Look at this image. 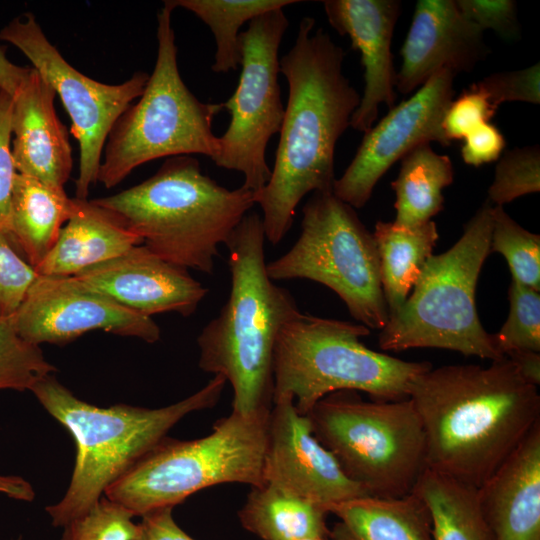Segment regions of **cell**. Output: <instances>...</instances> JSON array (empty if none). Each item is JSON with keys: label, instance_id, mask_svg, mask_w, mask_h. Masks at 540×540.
Listing matches in <instances>:
<instances>
[{"label": "cell", "instance_id": "6da1fadb", "mask_svg": "<svg viewBox=\"0 0 540 540\" xmlns=\"http://www.w3.org/2000/svg\"><path fill=\"white\" fill-rule=\"evenodd\" d=\"M426 436L427 469L478 488L540 422L538 387L504 357L444 365L408 387Z\"/></svg>", "mask_w": 540, "mask_h": 540}, {"label": "cell", "instance_id": "7a4b0ae2", "mask_svg": "<svg viewBox=\"0 0 540 540\" xmlns=\"http://www.w3.org/2000/svg\"><path fill=\"white\" fill-rule=\"evenodd\" d=\"M314 27V18H302L293 46L280 59L288 101L270 178L254 193L265 238L273 245L290 230L304 196L332 191L336 143L361 99L343 73L345 52Z\"/></svg>", "mask_w": 540, "mask_h": 540}, {"label": "cell", "instance_id": "3957f363", "mask_svg": "<svg viewBox=\"0 0 540 540\" xmlns=\"http://www.w3.org/2000/svg\"><path fill=\"white\" fill-rule=\"evenodd\" d=\"M265 240L261 216L248 213L225 243L229 297L197 338L200 369L230 383L232 411L242 414L272 407L277 336L300 313L291 293L268 276Z\"/></svg>", "mask_w": 540, "mask_h": 540}, {"label": "cell", "instance_id": "277c9868", "mask_svg": "<svg viewBox=\"0 0 540 540\" xmlns=\"http://www.w3.org/2000/svg\"><path fill=\"white\" fill-rule=\"evenodd\" d=\"M220 375L174 404L149 409L119 404L98 407L80 400L51 374L30 390L71 433L76 460L63 498L46 507L54 526L64 527L95 505L105 490L167 435L187 414L214 407L226 385Z\"/></svg>", "mask_w": 540, "mask_h": 540}, {"label": "cell", "instance_id": "5b68a950", "mask_svg": "<svg viewBox=\"0 0 540 540\" xmlns=\"http://www.w3.org/2000/svg\"><path fill=\"white\" fill-rule=\"evenodd\" d=\"M92 201L116 214L155 255L206 274L214 271L219 245L255 205L252 191L219 185L192 155L169 157L142 183Z\"/></svg>", "mask_w": 540, "mask_h": 540}, {"label": "cell", "instance_id": "8992f818", "mask_svg": "<svg viewBox=\"0 0 540 540\" xmlns=\"http://www.w3.org/2000/svg\"><path fill=\"white\" fill-rule=\"evenodd\" d=\"M492 221L493 205L486 199L460 239L427 259L413 291L380 330L382 350L439 348L490 361L505 357L482 326L475 305L478 278L490 254Z\"/></svg>", "mask_w": 540, "mask_h": 540}, {"label": "cell", "instance_id": "52a82bcc", "mask_svg": "<svg viewBox=\"0 0 540 540\" xmlns=\"http://www.w3.org/2000/svg\"><path fill=\"white\" fill-rule=\"evenodd\" d=\"M362 324L299 313L280 329L274 350L273 400L291 396L306 415L326 395L352 390L373 400L408 398L412 378L432 367L366 347Z\"/></svg>", "mask_w": 540, "mask_h": 540}, {"label": "cell", "instance_id": "ba28073f", "mask_svg": "<svg viewBox=\"0 0 540 540\" xmlns=\"http://www.w3.org/2000/svg\"><path fill=\"white\" fill-rule=\"evenodd\" d=\"M270 409L248 414L231 411L215 422L208 435L194 440L165 437L112 483L105 497L141 517L173 508L218 484L263 486Z\"/></svg>", "mask_w": 540, "mask_h": 540}, {"label": "cell", "instance_id": "9c48e42d", "mask_svg": "<svg viewBox=\"0 0 540 540\" xmlns=\"http://www.w3.org/2000/svg\"><path fill=\"white\" fill-rule=\"evenodd\" d=\"M173 8L167 1L157 14V58L139 100L115 121L103 149L97 181L112 188L138 166L162 157L219 151L212 131L222 103L200 101L185 85L177 64L172 26Z\"/></svg>", "mask_w": 540, "mask_h": 540}, {"label": "cell", "instance_id": "30bf717a", "mask_svg": "<svg viewBox=\"0 0 540 540\" xmlns=\"http://www.w3.org/2000/svg\"><path fill=\"white\" fill-rule=\"evenodd\" d=\"M306 415L317 440L369 496L413 493L427 468L426 436L409 398L364 400L357 391L341 390Z\"/></svg>", "mask_w": 540, "mask_h": 540}, {"label": "cell", "instance_id": "8fae6325", "mask_svg": "<svg viewBox=\"0 0 540 540\" xmlns=\"http://www.w3.org/2000/svg\"><path fill=\"white\" fill-rule=\"evenodd\" d=\"M302 212L297 241L267 263L270 279L318 282L334 291L360 324L383 329L389 311L373 234L332 191L314 192Z\"/></svg>", "mask_w": 540, "mask_h": 540}, {"label": "cell", "instance_id": "7c38bea8", "mask_svg": "<svg viewBox=\"0 0 540 540\" xmlns=\"http://www.w3.org/2000/svg\"><path fill=\"white\" fill-rule=\"evenodd\" d=\"M289 22L283 8L253 18L240 33L241 74L231 97L222 103L230 114L228 128L218 137V167L242 173V187L258 192L271 170L266 148L284 116L279 85V47Z\"/></svg>", "mask_w": 540, "mask_h": 540}, {"label": "cell", "instance_id": "4fadbf2b", "mask_svg": "<svg viewBox=\"0 0 540 540\" xmlns=\"http://www.w3.org/2000/svg\"><path fill=\"white\" fill-rule=\"evenodd\" d=\"M0 41L16 46L59 94L80 148L76 198L87 199L90 187L97 182L107 136L122 112L141 96L149 75L138 71L120 84L89 78L63 58L31 13L4 26Z\"/></svg>", "mask_w": 540, "mask_h": 540}, {"label": "cell", "instance_id": "5bb4252c", "mask_svg": "<svg viewBox=\"0 0 540 540\" xmlns=\"http://www.w3.org/2000/svg\"><path fill=\"white\" fill-rule=\"evenodd\" d=\"M27 342L64 344L92 331L160 339V328L149 316L132 311L89 287L76 276L38 275L11 316Z\"/></svg>", "mask_w": 540, "mask_h": 540}, {"label": "cell", "instance_id": "9a60e30c", "mask_svg": "<svg viewBox=\"0 0 540 540\" xmlns=\"http://www.w3.org/2000/svg\"><path fill=\"white\" fill-rule=\"evenodd\" d=\"M455 76L447 69L436 72L366 131L353 160L335 179L333 194L351 207L361 208L380 178L410 150L431 142L449 146L442 120L454 97Z\"/></svg>", "mask_w": 540, "mask_h": 540}, {"label": "cell", "instance_id": "2e32d148", "mask_svg": "<svg viewBox=\"0 0 540 540\" xmlns=\"http://www.w3.org/2000/svg\"><path fill=\"white\" fill-rule=\"evenodd\" d=\"M263 480L325 508L368 495L344 474L288 395L275 398L269 412Z\"/></svg>", "mask_w": 540, "mask_h": 540}, {"label": "cell", "instance_id": "e0dca14e", "mask_svg": "<svg viewBox=\"0 0 540 540\" xmlns=\"http://www.w3.org/2000/svg\"><path fill=\"white\" fill-rule=\"evenodd\" d=\"M74 276L118 304L149 317L164 312L189 317L208 293L186 268L160 258L143 244Z\"/></svg>", "mask_w": 540, "mask_h": 540}, {"label": "cell", "instance_id": "ac0fdd59", "mask_svg": "<svg viewBox=\"0 0 540 540\" xmlns=\"http://www.w3.org/2000/svg\"><path fill=\"white\" fill-rule=\"evenodd\" d=\"M484 32L467 19L455 0H419L401 48L396 89L409 94L436 72H470L486 58Z\"/></svg>", "mask_w": 540, "mask_h": 540}, {"label": "cell", "instance_id": "d6986e66", "mask_svg": "<svg viewBox=\"0 0 540 540\" xmlns=\"http://www.w3.org/2000/svg\"><path fill=\"white\" fill-rule=\"evenodd\" d=\"M323 7L329 24L348 36L361 54L365 86L350 126L360 132L375 123L380 105L393 107L396 71L391 43L400 16L398 0H326Z\"/></svg>", "mask_w": 540, "mask_h": 540}, {"label": "cell", "instance_id": "ffe728a7", "mask_svg": "<svg viewBox=\"0 0 540 540\" xmlns=\"http://www.w3.org/2000/svg\"><path fill=\"white\" fill-rule=\"evenodd\" d=\"M56 92L34 68L12 97L11 152L17 173L64 189L73 161L65 126L55 107Z\"/></svg>", "mask_w": 540, "mask_h": 540}, {"label": "cell", "instance_id": "44dd1931", "mask_svg": "<svg viewBox=\"0 0 540 540\" xmlns=\"http://www.w3.org/2000/svg\"><path fill=\"white\" fill-rule=\"evenodd\" d=\"M494 540H540V422L477 488Z\"/></svg>", "mask_w": 540, "mask_h": 540}, {"label": "cell", "instance_id": "7402d4cb", "mask_svg": "<svg viewBox=\"0 0 540 540\" xmlns=\"http://www.w3.org/2000/svg\"><path fill=\"white\" fill-rule=\"evenodd\" d=\"M75 199L55 245L34 268L38 275L74 276L142 244L116 214L92 200Z\"/></svg>", "mask_w": 540, "mask_h": 540}, {"label": "cell", "instance_id": "603a6c76", "mask_svg": "<svg viewBox=\"0 0 540 540\" xmlns=\"http://www.w3.org/2000/svg\"><path fill=\"white\" fill-rule=\"evenodd\" d=\"M338 521L332 540H434L430 512L415 493L397 498L362 496L326 507Z\"/></svg>", "mask_w": 540, "mask_h": 540}, {"label": "cell", "instance_id": "cb8c5ba5", "mask_svg": "<svg viewBox=\"0 0 540 540\" xmlns=\"http://www.w3.org/2000/svg\"><path fill=\"white\" fill-rule=\"evenodd\" d=\"M75 206L64 189L16 173L7 237L33 268L51 251Z\"/></svg>", "mask_w": 540, "mask_h": 540}, {"label": "cell", "instance_id": "d4e9b609", "mask_svg": "<svg viewBox=\"0 0 540 540\" xmlns=\"http://www.w3.org/2000/svg\"><path fill=\"white\" fill-rule=\"evenodd\" d=\"M323 505L271 485L251 487L238 511L244 529L262 540L330 537Z\"/></svg>", "mask_w": 540, "mask_h": 540}, {"label": "cell", "instance_id": "484cf974", "mask_svg": "<svg viewBox=\"0 0 540 540\" xmlns=\"http://www.w3.org/2000/svg\"><path fill=\"white\" fill-rule=\"evenodd\" d=\"M389 316L408 298L438 240L432 220L414 227L378 221L373 233Z\"/></svg>", "mask_w": 540, "mask_h": 540}, {"label": "cell", "instance_id": "4316f807", "mask_svg": "<svg viewBox=\"0 0 540 540\" xmlns=\"http://www.w3.org/2000/svg\"><path fill=\"white\" fill-rule=\"evenodd\" d=\"M454 179L451 159L435 152L430 143H422L401 158L395 191V224L414 227L432 220L443 210V189Z\"/></svg>", "mask_w": 540, "mask_h": 540}, {"label": "cell", "instance_id": "83f0119b", "mask_svg": "<svg viewBox=\"0 0 540 540\" xmlns=\"http://www.w3.org/2000/svg\"><path fill=\"white\" fill-rule=\"evenodd\" d=\"M413 492L428 507L434 540H494L476 487L426 468Z\"/></svg>", "mask_w": 540, "mask_h": 540}, {"label": "cell", "instance_id": "f1b7e54d", "mask_svg": "<svg viewBox=\"0 0 540 540\" xmlns=\"http://www.w3.org/2000/svg\"><path fill=\"white\" fill-rule=\"evenodd\" d=\"M175 9L194 13L211 30L216 43L212 70L216 73L235 71L241 64L239 30L244 23L274 9L298 3L293 0H168Z\"/></svg>", "mask_w": 540, "mask_h": 540}, {"label": "cell", "instance_id": "f546056e", "mask_svg": "<svg viewBox=\"0 0 540 540\" xmlns=\"http://www.w3.org/2000/svg\"><path fill=\"white\" fill-rule=\"evenodd\" d=\"M491 252L504 256L512 280L540 291V236L520 226L502 206H493Z\"/></svg>", "mask_w": 540, "mask_h": 540}, {"label": "cell", "instance_id": "4dcf8cb0", "mask_svg": "<svg viewBox=\"0 0 540 540\" xmlns=\"http://www.w3.org/2000/svg\"><path fill=\"white\" fill-rule=\"evenodd\" d=\"M56 371L40 346L24 340L11 317L0 316V390H31Z\"/></svg>", "mask_w": 540, "mask_h": 540}, {"label": "cell", "instance_id": "1f68e13d", "mask_svg": "<svg viewBox=\"0 0 540 540\" xmlns=\"http://www.w3.org/2000/svg\"><path fill=\"white\" fill-rule=\"evenodd\" d=\"M510 311L498 333L493 334L499 351L540 352V291L511 280Z\"/></svg>", "mask_w": 540, "mask_h": 540}, {"label": "cell", "instance_id": "d6a6232c", "mask_svg": "<svg viewBox=\"0 0 540 540\" xmlns=\"http://www.w3.org/2000/svg\"><path fill=\"white\" fill-rule=\"evenodd\" d=\"M540 190V149L538 145L507 150L495 167L487 200L502 206Z\"/></svg>", "mask_w": 540, "mask_h": 540}, {"label": "cell", "instance_id": "836d02e7", "mask_svg": "<svg viewBox=\"0 0 540 540\" xmlns=\"http://www.w3.org/2000/svg\"><path fill=\"white\" fill-rule=\"evenodd\" d=\"M124 506L101 497L87 512L64 526L61 540H134L137 524Z\"/></svg>", "mask_w": 540, "mask_h": 540}, {"label": "cell", "instance_id": "e575fe53", "mask_svg": "<svg viewBox=\"0 0 540 540\" xmlns=\"http://www.w3.org/2000/svg\"><path fill=\"white\" fill-rule=\"evenodd\" d=\"M496 107L505 102L540 103V66L536 64L515 71L489 75L471 84Z\"/></svg>", "mask_w": 540, "mask_h": 540}, {"label": "cell", "instance_id": "d590c367", "mask_svg": "<svg viewBox=\"0 0 540 540\" xmlns=\"http://www.w3.org/2000/svg\"><path fill=\"white\" fill-rule=\"evenodd\" d=\"M37 276L35 269L0 232V316L11 317L17 311Z\"/></svg>", "mask_w": 540, "mask_h": 540}, {"label": "cell", "instance_id": "8d00e7d4", "mask_svg": "<svg viewBox=\"0 0 540 540\" xmlns=\"http://www.w3.org/2000/svg\"><path fill=\"white\" fill-rule=\"evenodd\" d=\"M497 109L485 94L470 85L446 109L442 120L446 138L450 142L464 139L477 126L489 122Z\"/></svg>", "mask_w": 540, "mask_h": 540}, {"label": "cell", "instance_id": "74e56055", "mask_svg": "<svg viewBox=\"0 0 540 540\" xmlns=\"http://www.w3.org/2000/svg\"><path fill=\"white\" fill-rule=\"evenodd\" d=\"M462 14L483 32L493 30L507 41L519 39L521 33L517 5L512 0H456Z\"/></svg>", "mask_w": 540, "mask_h": 540}, {"label": "cell", "instance_id": "f35d334b", "mask_svg": "<svg viewBox=\"0 0 540 540\" xmlns=\"http://www.w3.org/2000/svg\"><path fill=\"white\" fill-rule=\"evenodd\" d=\"M13 100L0 91V232L9 233L10 204L17 173L11 152Z\"/></svg>", "mask_w": 540, "mask_h": 540}, {"label": "cell", "instance_id": "ab89813d", "mask_svg": "<svg viewBox=\"0 0 540 540\" xmlns=\"http://www.w3.org/2000/svg\"><path fill=\"white\" fill-rule=\"evenodd\" d=\"M505 145L500 130L490 122H485L464 138L461 156L467 165L479 167L499 159Z\"/></svg>", "mask_w": 540, "mask_h": 540}, {"label": "cell", "instance_id": "60d3db41", "mask_svg": "<svg viewBox=\"0 0 540 540\" xmlns=\"http://www.w3.org/2000/svg\"><path fill=\"white\" fill-rule=\"evenodd\" d=\"M172 510L165 507L142 515L134 540H194L175 522Z\"/></svg>", "mask_w": 540, "mask_h": 540}, {"label": "cell", "instance_id": "b9f144b4", "mask_svg": "<svg viewBox=\"0 0 540 540\" xmlns=\"http://www.w3.org/2000/svg\"><path fill=\"white\" fill-rule=\"evenodd\" d=\"M31 68L12 63L6 56L5 48L0 46V91L13 97L27 78Z\"/></svg>", "mask_w": 540, "mask_h": 540}, {"label": "cell", "instance_id": "7bdbcfd3", "mask_svg": "<svg viewBox=\"0 0 540 540\" xmlns=\"http://www.w3.org/2000/svg\"><path fill=\"white\" fill-rule=\"evenodd\" d=\"M510 359L521 376L530 384L539 386L540 384V352L528 350H515L505 354Z\"/></svg>", "mask_w": 540, "mask_h": 540}, {"label": "cell", "instance_id": "ee69618b", "mask_svg": "<svg viewBox=\"0 0 540 540\" xmlns=\"http://www.w3.org/2000/svg\"><path fill=\"white\" fill-rule=\"evenodd\" d=\"M0 493L23 501H31L35 496L30 483L18 476L0 475Z\"/></svg>", "mask_w": 540, "mask_h": 540}, {"label": "cell", "instance_id": "f6af8a7d", "mask_svg": "<svg viewBox=\"0 0 540 540\" xmlns=\"http://www.w3.org/2000/svg\"><path fill=\"white\" fill-rule=\"evenodd\" d=\"M298 540H332L330 537H310V538H302Z\"/></svg>", "mask_w": 540, "mask_h": 540}, {"label": "cell", "instance_id": "bcb514c9", "mask_svg": "<svg viewBox=\"0 0 540 540\" xmlns=\"http://www.w3.org/2000/svg\"><path fill=\"white\" fill-rule=\"evenodd\" d=\"M16 540H22V538H21V537H19V538H17Z\"/></svg>", "mask_w": 540, "mask_h": 540}]
</instances>
